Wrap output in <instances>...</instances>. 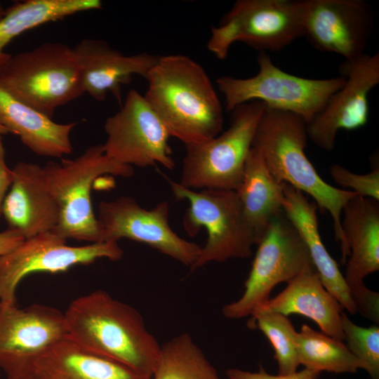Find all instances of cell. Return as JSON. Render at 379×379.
Instances as JSON below:
<instances>
[{
  "instance_id": "36",
  "label": "cell",
  "mask_w": 379,
  "mask_h": 379,
  "mask_svg": "<svg viewBox=\"0 0 379 379\" xmlns=\"http://www.w3.org/2000/svg\"><path fill=\"white\" fill-rule=\"evenodd\" d=\"M6 13V10L3 8L0 2V20L4 18Z\"/></svg>"
},
{
  "instance_id": "8",
  "label": "cell",
  "mask_w": 379,
  "mask_h": 379,
  "mask_svg": "<svg viewBox=\"0 0 379 379\" xmlns=\"http://www.w3.org/2000/svg\"><path fill=\"white\" fill-rule=\"evenodd\" d=\"M265 107L260 101L243 103L231 112L230 126L222 133L202 142L185 145L178 183L191 190L235 191Z\"/></svg>"
},
{
  "instance_id": "19",
  "label": "cell",
  "mask_w": 379,
  "mask_h": 379,
  "mask_svg": "<svg viewBox=\"0 0 379 379\" xmlns=\"http://www.w3.org/2000/svg\"><path fill=\"white\" fill-rule=\"evenodd\" d=\"M7 379H152L91 352L67 337L29 359Z\"/></svg>"
},
{
  "instance_id": "7",
  "label": "cell",
  "mask_w": 379,
  "mask_h": 379,
  "mask_svg": "<svg viewBox=\"0 0 379 379\" xmlns=\"http://www.w3.org/2000/svg\"><path fill=\"white\" fill-rule=\"evenodd\" d=\"M257 62L259 71L252 77L222 76L216 79L227 112L243 103L260 101L269 108L296 114L307 124L345 82L343 76L314 79L288 74L277 67L265 52L259 53Z\"/></svg>"
},
{
  "instance_id": "9",
  "label": "cell",
  "mask_w": 379,
  "mask_h": 379,
  "mask_svg": "<svg viewBox=\"0 0 379 379\" xmlns=\"http://www.w3.org/2000/svg\"><path fill=\"white\" fill-rule=\"evenodd\" d=\"M302 36L301 0H238L212 26L207 49L225 60L240 41L260 52L279 51Z\"/></svg>"
},
{
  "instance_id": "35",
  "label": "cell",
  "mask_w": 379,
  "mask_h": 379,
  "mask_svg": "<svg viewBox=\"0 0 379 379\" xmlns=\"http://www.w3.org/2000/svg\"><path fill=\"white\" fill-rule=\"evenodd\" d=\"M8 131L0 122V134L4 135L8 133Z\"/></svg>"
},
{
  "instance_id": "1",
  "label": "cell",
  "mask_w": 379,
  "mask_h": 379,
  "mask_svg": "<svg viewBox=\"0 0 379 379\" xmlns=\"http://www.w3.org/2000/svg\"><path fill=\"white\" fill-rule=\"evenodd\" d=\"M64 314L67 338L152 378L161 345L135 308L97 290L74 300Z\"/></svg>"
},
{
  "instance_id": "2",
  "label": "cell",
  "mask_w": 379,
  "mask_h": 379,
  "mask_svg": "<svg viewBox=\"0 0 379 379\" xmlns=\"http://www.w3.org/2000/svg\"><path fill=\"white\" fill-rule=\"evenodd\" d=\"M146 100L185 145L210 140L222 131V104L204 69L182 54L159 56L148 73Z\"/></svg>"
},
{
  "instance_id": "14",
  "label": "cell",
  "mask_w": 379,
  "mask_h": 379,
  "mask_svg": "<svg viewBox=\"0 0 379 379\" xmlns=\"http://www.w3.org/2000/svg\"><path fill=\"white\" fill-rule=\"evenodd\" d=\"M302 36L316 49L353 62L365 54L375 13L364 0H301Z\"/></svg>"
},
{
  "instance_id": "12",
  "label": "cell",
  "mask_w": 379,
  "mask_h": 379,
  "mask_svg": "<svg viewBox=\"0 0 379 379\" xmlns=\"http://www.w3.org/2000/svg\"><path fill=\"white\" fill-rule=\"evenodd\" d=\"M53 232L25 239L10 252L0 255V302H16V289L27 275L36 272L58 273L77 265H88L100 258L116 261L123 256L117 241L71 246Z\"/></svg>"
},
{
  "instance_id": "25",
  "label": "cell",
  "mask_w": 379,
  "mask_h": 379,
  "mask_svg": "<svg viewBox=\"0 0 379 379\" xmlns=\"http://www.w3.org/2000/svg\"><path fill=\"white\" fill-rule=\"evenodd\" d=\"M88 8L86 0H26L6 9L0 20V69L11 56L4 48L16 36L45 23L86 11Z\"/></svg>"
},
{
  "instance_id": "29",
  "label": "cell",
  "mask_w": 379,
  "mask_h": 379,
  "mask_svg": "<svg viewBox=\"0 0 379 379\" xmlns=\"http://www.w3.org/2000/svg\"><path fill=\"white\" fill-rule=\"evenodd\" d=\"M344 341L347 347L361 364L371 379H379V326L362 327L341 314Z\"/></svg>"
},
{
  "instance_id": "10",
  "label": "cell",
  "mask_w": 379,
  "mask_h": 379,
  "mask_svg": "<svg viewBox=\"0 0 379 379\" xmlns=\"http://www.w3.org/2000/svg\"><path fill=\"white\" fill-rule=\"evenodd\" d=\"M258 245L243 294L222 309L227 319L252 316L267 302L274 287L313 264L305 241L284 211L272 220Z\"/></svg>"
},
{
  "instance_id": "5",
  "label": "cell",
  "mask_w": 379,
  "mask_h": 379,
  "mask_svg": "<svg viewBox=\"0 0 379 379\" xmlns=\"http://www.w3.org/2000/svg\"><path fill=\"white\" fill-rule=\"evenodd\" d=\"M43 169L60 209L58 225L52 232L66 239L102 242L91 203L93 184L103 175L131 177L133 168L108 157L102 144H98L74 159H62L60 163L49 161Z\"/></svg>"
},
{
  "instance_id": "16",
  "label": "cell",
  "mask_w": 379,
  "mask_h": 379,
  "mask_svg": "<svg viewBox=\"0 0 379 379\" xmlns=\"http://www.w3.org/2000/svg\"><path fill=\"white\" fill-rule=\"evenodd\" d=\"M66 337L65 314L58 309L0 302V368L6 377Z\"/></svg>"
},
{
  "instance_id": "13",
  "label": "cell",
  "mask_w": 379,
  "mask_h": 379,
  "mask_svg": "<svg viewBox=\"0 0 379 379\" xmlns=\"http://www.w3.org/2000/svg\"><path fill=\"white\" fill-rule=\"evenodd\" d=\"M97 220L102 242L123 238L141 242L190 269L200 253V246L180 237L171 227L166 201L149 210L129 196L102 201L98 206Z\"/></svg>"
},
{
  "instance_id": "21",
  "label": "cell",
  "mask_w": 379,
  "mask_h": 379,
  "mask_svg": "<svg viewBox=\"0 0 379 379\" xmlns=\"http://www.w3.org/2000/svg\"><path fill=\"white\" fill-rule=\"evenodd\" d=\"M283 211L305 241L325 288L350 314L357 310L338 263L326 250L319 232L317 205L301 191L284 183Z\"/></svg>"
},
{
  "instance_id": "18",
  "label": "cell",
  "mask_w": 379,
  "mask_h": 379,
  "mask_svg": "<svg viewBox=\"0 0 379 379\" xmlns=\"http://www.w3.org/2000/svg\"><path fill=\"white\" fill-rule=\"evenodd\" d=\"M73 50L81 69L84 93L97 101L111 93L121 104V86L131 82L133 75L146 79L159 56L146 52L126 55L106 41L87 38Z\"/></svg>"
},
{
  "instance_id": "15",
  "label": "cell",
  "mask_w": 379,
  "mask_h": 379,
  "mask_svg": "<svg viewBox=\"0 0 379 379\" xmlns=\"http://www.w3.org/2000/svg\"><path fill=\"white\" fill-rule=\"evenodd\" d=\"M345 84L328 100L322 109L306 124L308 138L319 148L331 151L340 130L364 126L368 118V95L379 84V53H365L340 68Z\"/></svg>"
},
{
  "instance_id": "24",
  "label": "cell",
  "mask_w": 379,
  "mask_h": 379,
  "mask_svg": "<svg viewBox=\"0 0 379 379\" xmlns=\"http://www.w3.org/2000/svg\"><path fill=\"white\" fill-rule=\"evenodd\" d=\"M283 187L284 183L278 182L268 170L260 152L251 147L235 191L254 232L255 244L272 220L283 212Z\"/></svg>"
},
{
  "instance_id": "20",
  "label": "cell",
  "mask_w": 379,
  "mask_h": 379,
  "mask_svg": "<svg viewBox=\"0 0 379 379\" xmlns=\"http://www.w3.org/2000/svg\"><path fill=\"white\" fill-rule=\"evenodd\" d=\"M342 308L325 288L314 265L311 264L253 314L273 312L287 317L300 314L314 321L325 334L343 342Z\"/></svg>"
},
{
  "instance_id": "17",
  "label": "cell",
  "mask_w": 379,
  "mask_h": 379,
  "mask_svg": "<svg viewBox=\"0 0 379 379\" xmlns=\"http://www.w3.org/2000/svg\"><path fill=\"white\" fill-rule=\"evenodd\" d=\"M12 170L13 181L1 208L8 228L18 230L25 239L54 230L60 209L43 166L20 161Z\"/></svg>"
},
{
  "instance_id": "28",
  "label": "cell",
  "mask_w": 379,
  "mask_h": 379,
  "mask_svg": "<svg viewBox=\"0 0 379 379\" xmlns=\"http://www.w3.org/2000/svg\"><path fill=\"white\" fill-rule=\"evenodd\" d=\"M248 326L262 331L272 344L278 374L287 375L298 371L300 363L295 343L297 331L287 316L259 312L251 317Z\"/></svg>"
},
{
  "instance_id": "32",
  "label": "cell",
  "mask_w": 379,
  "mask_h": 379,
  "mask_svg": "<svg viewBox=\"0 0 379 379\" xmlns=\"http://www.w3.org/2000/svg\"><path fill=\"white\" fill-rule=\"evenodd\" d=\"M229 379H318L321 373L307 368L287 375H272L268 373L261 366L256 372L245 371L237 368H229L225 371Z\"/></svg>"
},
{
  "instance_id": "6",
  "label": "cell",
  "mask_w": 379,
  "mask_h": 379,
  "mask_svg": "<svg viewBox=\"0 0 379 379\" xmlns=\"http://www.w3.org/2000/svg\"><path fill=\"white\" fill-rule=\"evenodd\" d=\"M171 191L178 200L189 204L183 217V227L190 236L205 228L208 237L191 268L194 270L211 262H224L232 258L251 256L255 244V235L234 190H191L168 180Z\"/></svg>"
},
{
  "instance_id": "23",
  "label": "cell",
  "mask_w": 379,
  "mask_h": 379,
  "mask_svg": "<svg viewBox=\"0 0 379 379\" xmlns=\"http://www.w3.org/2000/svg\"><path fill=\"white\" fill-rule=\"evenodd\" d=\"M0 122L37 155L61 157L72 152L70 133L76 122L56 123L16 100L1 87Z\"/></svg>"
},
{
  "instance_id": "3",
  "label": "cell",
  "mask_w": 379,
  "mask_h": 379,
  "mask_svg": "<svg viewBox=\"0 0 379 379\" xmlns=\"http://www.w3.org/2000/svg\"><path fill=\"white\" fill-rule=\"evenodd\" d=\"M307 138L306 123L301 117L265 107L252 147L260 152L268 170L278 182L311 196L317 206L329 213L345 262L349 252L342 231L341 214L344 206L357 194L335 187L321 178L306 156Z\"/></svg>"
},
{
  "instance_id": "30",
  "label": "cell",
  "mask_w": 379,
  "mask_h": 379,
  "mask_svg": "<svg viewBox=\"0 0 379 379\" xmlns=\"http://www.w3.org/2000/svg\"><path fill=\"white\" fill-rule=\"evenodd\" d=\"M371 171L366 174H357L343 166L335 164L330 167V174L333 180L344 190L354 192L357 195L379 201V165L378 153L371 157Z\"/></svg>"
},
{
  "instance_id": "33",
  "label": "cell",
  "mask_w": 379,
  "mask_h": 379,
  "mask_svg": "<svg viewBox=\"0 0 379 379\" xmlns=\"http://www.w3.org/2000/svg\"><path fill=\"white\" fill-rule=\"evenodd\" d=\"M5 148L0 134V218L4 199L13 181V170L9 168L6 163Z\"/></svg>"
},
{
  "instance_id": "27",
  "label": "cell",
  "mask_w": 379,
  "mask_h": 379,
  "mask_svg": "<svg viewBox=\"0 0 379 379\" xmlns=\"http://www.w3.org/2000/svg\"><path fill=\"white\" fill-rule=\"evenodd\" d=\"M152 379H221L191 335L183 333L161 345Z\"/></svg>"
},
{
  "instance_id": "11",
  "label": "cell",
  "mask_w": 379,
  "mask_h": 379,
  "mask_svg": "<svg viewBox=\"0 0 379 379\" xmlns=\"http://www.w3.org/2000/svg\"><path fill=\"white\" fill-rule=\"evenodd\" d=\"M106 155L130 166L146 168L160 164L173 169L175 162L169 145L171 135L144 95L128 91L120 109L106 119Z\"/></svg>"
},
{
  "instance_id": "4",
  "label": "cell",
  "mask_w": 379,
  "mask_h": 379,
  "mask_svg": "<svg viewBox=\"0 0 379 379\" xmlns=\"http://www.w3.org/2000/svg\"><path fill=\"white\" fill-rule=\"evenodd\" d=\"M0 87L51 119L57 108L84 93L73 48L60 42L11 55L0 69Z\"/></svg>"
},
{
  "instance_id": "34",
  "label": "cell",
  "mask_w": 379,
  "mask_h": 379,
  "mask_svg": "<svg viewBox=\"0 0 379 379\" xmlns=\"http://www.w3.org/2000/svg\"><path fill=\"white\" fill-rule=\"evenodd\" d=\"M24 240V237L17 230L7 228L0 232V255L10 252Z\"/></svg>"
},
{
  "instance_id": "22",
  "label": "cell",
  "mask_w": 379,
  "mask_h": 379,
  "mask_svg": "<svg viewBox=\"0 0 379 379\" xmlns=\"http://www.w3.org/2000/svg\"><path fill=\"white\" fill-rule=\"evenodd\" d=\"M341 227L349 252L344 278L350 288L379 270V204L358 195L344 206Z\"/></svg>"
},
{
  "instance_id": "26",
  "label": "cell",
  "mask_w": 379,
  "mask_h": 379,
  "mask_svg": "<svg viewBox=\"0 0 379 379\" xmlns=\"http://www.w3.org/2000/svg\"><path fill=\"white\" fill-rule=\"evenodd\" d=\"M300 365L319 372L355 373L361 368L358 359L343 341L304 324L295 337Z\"/></svg>"
},
{
  "instance_id": "31",
  "label": "cell",
  "mask_w": 379,
  "mask_h": 379,
  "mask_svg": "<svg viewBox=\"0 0 379 379\" xmlns=\"http://www.w3.org/2000/svg\"><path fill=\"white\" fill-rule=\"evenodd\" d=\"M357 312L364 317L379 324V293L368 288L366 285L350 290Z\"/></svg>"
}]
</instances>
